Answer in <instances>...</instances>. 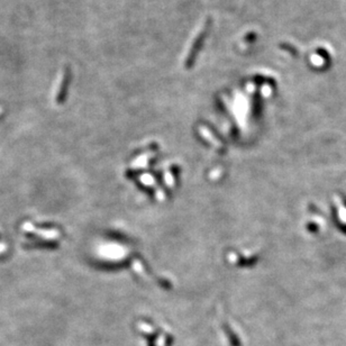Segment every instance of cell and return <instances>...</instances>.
<instances>
[{"label":"cell","instance_id":"6da1fadb","mask_svg":"<svg viewBox=\"0 0 346 346\" xmlns=\"http://www.w3.org/2000/svg\"><path fill=\"white\" fill-rule=\"evenodd\" d=\"M210 27H211V20L210 18H208L206 24L204 25L202 32L197 35V37L195 39V42L192 43V45L190 47V51H189L187 59H185V62H184L185 69H188V70L191 69L193 64H195L197 57H198L199 52L202 51V48L204 44V41H206L208 34H209Z\"/></svg>","mask_w":346,"mask_h":346},{"label":"cell","instance_id":"7a4b0ae2","mask_svg":"<svg viewBox=\"0 0 346 346\" xmlns=\"http://www.w3.org/2000/svg\"><path fill=\"white\" fill-rule=\"evenodd\" d=\"M316 52H317V54L321 55L324 60L327 62V64H329V63H330V55H329L328 52L325 50V48L319 47V48H317V51H316Z\"/></svg>","mask_w":346,"mask_h":346},{"label":"cell","instance_id":"3957f363","mask_svg":"<svg viewBox=\"0 0 346 346\" xmlns=\"http://www.w3.org/2000/svg\"><path fill=\"white\" fill-rule=\"evenodd\" d=\"M281 47L284 48L285 51L286 52H289V53H291L292 55H296L298 54V51H297V48H295V46H292V45H290V44H286V43H284V44H281Z\"/></svg>","mask_w":346,"mask_h":346}]
</instances>
